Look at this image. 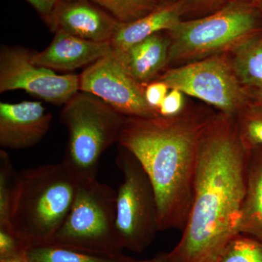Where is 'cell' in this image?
<instances>
[{"label":"cell","instance_id":"cell-23","mask_svg":"<svg viewBox=\"0 0 262 262\" xmlns=\"http://www.w3.org/2000/svg\"><path fill=\"white\" fill-rule=\"evenodd\" d=\"M184 106L183 93L177 89H170L160 105L158 113L163 117L177 116L183 113Z\"/></svg>","mask_w":262,"mask_h":262},{"label":"cell","instance_id":"cell-20","mask_svg":"<svg viewBox=\"0 0 262 262\" xmlns=\"http://www.w3.org/2000/svg\"><path fill=\"white\" fill-rule=\"evenodd\" d=\"M106 10L120 24H127L143 18L158 9V0H91Z\"/></svg>","mask_w":262,"mask_h":262},{"label":"cell","instance_id":"cell-24","mask_svg":"<svg viewBox=\"0 0 262 262\" xmlns=\"http://www.w3.org/2000/svg\"><path fill=\"white\" fill-rule=\"evenodd\" d=\"M168 86L162 81L157 80L148 84L144 91L146 102L158 113L164 98L168 94Z\"/></svg>","mask_w":262,"mask_h":262},{"label":"cell","instance_id":"cell-7","mask_svg":"<svg viewBox=\"0 0 262 262\" xmlns=\"http://www.w3.org/2000/svg\"><path fill=\"white\" fill-rule=\"evenodd\" d=\"M116 164L122 182L117 190L116 228L122 249L141 253L159 230L154 188L140 162L119 145Z\"/></svg>","mask_w":262,"mask_h":262},{"label":"cell","instance_id":"cell-13","mask_svg":"<svg viewBox=\"0 0 262 262\" xmlns=\"http://www.w3.org/2000/svg\"><path fill=\"white\" fill-rule=\"evenodd\" d=\"M113 51L110 42H94L57 31L44 51L32 52L34 64L53 71H74L91 65Z\"/></svg>","mask_w":262,"mask_h":262},{"label":"cell","instance_id":"cell-1","mask_svg":"<svg viewBox=\"0 0 262 262\" xmlns=\"http://www.w3.org/2000/svg\"><path fill=\"white\" fill-rule=\"evenodd\" d=\"M248 151L234 117L221 113L203 133L198 149L192 207L173 262H216L238 233L246 186Z\"/></svg>","mask_w":262,"mask_h":262},{"label":"cell","instance_id":"cell-18","mask_svg":"<svg viewBox=\"0 0 262 262\" xmlns=\"http://www.w3.org/2000/svg\"><path fill=\"white\" fill-rule=\"evenodd\" d=\"M27 262H138L120 253L103 255L85 252L53 244L32 245L24 250Z\"/></svg>","mask_w":262,"mask_h":262},{"label":"cell","instance_id":"cell-11","mask_svg":"<svg viewBox=\"0 0 262 262\" xmlns=\"http://www.w3.org/2000/svg\"><path fill=\"white\" fill-rule=\"evenodd\" d=\"M46 23L53 32L98 42H110L120 24L91 0H60Z\"/></svg>","mask_w":262,"mask_h":262},{"label":"cell","instance_id":"cell-27","mask_svg":"<svg viewBox=\"0 0 262 262\" xmlns=\"http://www.w3.org/2000/svg\"><path fill=\"white\" fill-rule=\"evenodd\" d=\"M138 262H173L170 258L169 253H161L155 256L154 258L151 259L143 260V261H138Z\"/></svg>","mask_w":262,"mask_h":262},{"label":"cell","instance_id":"cell-2","mask_svg":"<svg viewBox=\"0 0 262 262\" xmlns=\"http://www.w3.org/2000/svg\"><path fill=\"white\" fill-rule=\"evenodd\" d=\"M214 117L191 111L125 119L118 144L137 158L151 181L160 231L184 230L192 207L200 142Z\"/></svg>","mask_w":262,"mask_h":262},{"label":"cell","instance_id":"cell-9","mask_svg":"<svg viewBox=\"0 0 262 262\" xmlns=\"http://www.w3.org/2000/svg\"><path fill=\"white\" fill-rule=\"evenodd\" d=\"M79 79L80 91L94 95L124 116H160L146 102L145 88L134 78L121 52L113 49L85 69Z\"/></svg>","mask_w":262,"mask_h":262},{"label":"cell","instance_id":"cell-14","mask_svg":"<svg viewBox=\"0 0 262 262\" xmlns=\"http://www.w3.org/2000/svg\"><path fill=\"white\" fill-rule=\"evenodd\" d=\"M182 1L162 5L158 9L140 19L120 24L111 40L115 51L125 53L137 43L162 31H168L181 21L184 13Z\"/></svg>","mask_w":262,"mask_h":262},{"label":"cell","instance_id":"cell-31","mask_svg":"<svg viewBox=\"0 0 262 262\" xmlns=\"http://www.w3.org/2000/svg\"><path fill=\"white\" fill-rule=\"evenodd\" d=\"M257 7L258 9H259L260 14H261V17L262 19V3H260V4L258 5Z\"/></svg>","mask_w":262,"mask_h":262},{"label":"cell","instance_id":"cell-8","mask_svg":"<svg viewBox=\"0 0 262 262\" xmlns=\"http://www.w3.org/2000/svg\"><path fill=\"white\" fill-rule=\"evenodd\" d=\"M158 80L169 89L199 98L235 117L251 101V91L244 88L234 73L230 61L214 56L166 71Z\"/></svg>","mask_w":262,"mask_h":262},{"label":"cell","instance_id":"cell-10","mask_svg":"<svg viewBox=\"0 0 262 262\" xmlns=\"http://www.w3.org/2000/svg\"><path fill=\"white\" fill-rule=\"evenodd\" d=\"M32 51L15 46L0 51V93L23 90L46 102L61 106L80 91L79 75H58L34 64Z\"/></svg>","mask_w":262,"mask_h":262},{"label":"cell","instance_id":"cell-19","mask_svg":"<svg viewBox=\"0 0 262 262\" xmlns=\"http://www.w3.org/2000/svg\"><path fill=\"white\" fill-rule=\"evenodd\" d=\"M234 117L244 147L250 151L262 146V104L251 101Z\"/></svg>","mask_w":262,"mask_h":262},{"label":"cell","instance_id":"cell-28","mask_svg":"<svg viewBox=\"0 0 262 262\" xmlns=\"http://www.w3.org/2000/svg\"><path fill=\"white\" fill-rule=\"evenodd\" d=\"M251 101L262 104V91H251Z\"/></svg>","mask_w":262,"mask_h":262},{"label":"cell","instance_id":"cell-25","mask_svg":"<svg viewBox=\"0 0 262 262\" xmlns=\"http://www.w3.org/2000/svg\"><path fill=\"white\" fill-rule=\"evenodd\" d=\"M26 1L28 2L29 4L34 7V9L37 10V13L46 21L49 18L55 7L60 0H26Z\"/></svg>","mask_w":262,"mask_h":262},{"label":"cell","instance_id":"cell-15","mask_svg":"<svg viewBox=\"0 0 262 262\" xmlns=\"http://www.w3.org/2000/svg\"><path fill=\"white\" fill-rule=\"evenodd\" d=\"M237 231L262 241V146L248 151L246 193Z\"/></svg>","mask_w":262,"mask_h":262},{"label":"cell","instance_id":"cell-16","mask_svg":"<svg viewBox=\"0 0 262 262\" xmlns=\"http://www.w3.org/2000/svg\"><path fill=\"white\" fill-rule=\"evenodd\" d=\"M169 46V38L158 33L123 53L129 70L139 83H149L168 63Z\"/></svg>","mask_w":262,"mask_h":262},{"label":"cell","instance_id":"cell-4","mask_svg":"<svg viewBox=\"0 0 262 262\" xmlns=\"http://www.w3.org/2000/svg\"><path fill=\"white\" fill-rule=\"evenodd\" d=\"M125 119L102 100L82 91L63 106L60 120L69 137L62 162L77 182L97 179L99 160L118 144Z\"/></svg>","mask_w":262,"mask_h":262},{"label":"cell","instance_id":"cell-26","mask_svg":"<svg viewBox=\"0 0 262 262\" xmlns=\"http://www.w3.org/2000/svg\"><path fill=\"white\" fill-rule=\"evenodd\" d=\"M220 1L221 0H182V3L184 8L186 5H193V6H207Z\"/></svg>","mask_w":262,"mask_h":262},{"label":"cell","instance_id":"cell-17","mask_svg":"<svg viewBox=\"0 0 262 262\" xmlns=\"http://www.w3.org/2000/svg\"><path fill=\"white\" fill-rule=\"evenodd\" d=\"M231 65L239 82L250 91H262V30L232 50Z\"/></svg>","mask_w":262,"mask_h":262},{"label":"cell","instance_id":"cell-29","mask_svg":"<svg viewBox=\"0 0 262 262\" xmlns=\"http://www.w3.org/2000/svg\"><path fill=\"white\" fill-rule=\"evenodd\" d=\"M0 262H27L24 257L0 258Z\"/></svg>","mask_w":262,"mask_h":262},{"label":"cell","instance_id":"cell-12","mask_svg":"<svg viewBox=\"0 0 262 262\" xmlns=\"http://www.w3.org/2000/svg\"><path fill=\"white\" fill-rule=\"evenodd\" d=\"M52 119L40 101L0 103V146L10 149L35 146L47 134Z\"/></svg>","mask_w":262,"mask_h":262},{"label":"cell","instance_id":"cell-22","mask_svg":"<svg viewBox=\"0 0 262 262\" xmlns=\"http://www.w3.org/2000/svg\"><path fill=\"white\" fill-rule=\"evenodd\" d=\"M18 172L13 168L9 155L0 151V232H9L12 196Z\"/></svg>","mask_w":262,"mask_h":262},{"label":"cell","instance_id":"cell-3","mask_svg":"<svg viewBox=\"0 0 262 262\" xmlns=\"http://www.w3.org/2000/svg\"><path fill=\"white\" fill-rule=\"evenodd\" d=\"M77 185L63 162L18 172L12 196L10 233L25 248L51 242L70 213Z\"/></svg>","mask_w":262,"mask_h":262},{"label":"cell","instance_id":"cell-21","mask_svg":"<svg viewBox=\"0 0 262 262\" xmlns=\"http://www.w3.org/2000/svg\"><path fill=\"white\" fill-rule=\"evenodd\" d=\"M216 262H262V241L243 233L226 244Z\"/></svg>","mask_w":262,"mask_h":262},{"label":"cell","instance_id":"cell-30","mask_svg":"<svg viewBox=\"0 0 262 262\" xmlns=\"http://www.w3.org/2000/svg\"><path fill=\"white\" fill-rule=\"evenodd\" d=\"M245 2H247V3H251L255 6L257 7L260 3H262V0H244Z\"/></svg>","mask_w":262,"mask_h":262},{"label":"cell","instance_id":"cell-32","mask_svg":"<svg viewBox=\"0 0 262 262\" xmlns=\"http://www.w3.org/2000/svg\"><path fill=\"white\" fill-rule=\"evenodd\" d=\"M158 1L160 2V4L161 5L165 4V3H169V0H158Z\"/></svg>","mask_w":262,"mask_h":262},{"label":"cell","instance_id":"cell-6","mask_svg":"<svg viewBox=\"0 0 262 262\" xmlns=\"http://www.w3.org/2000/svg\"><path fill=\"white\" fill-rule=\"evenodd\" d=\"M117 191L97 179L78 182L75 201L48 244L103 255L122 253L116 228Z\"/></svg>","mask_w":262,"mask_h":262},{"label":"cell","instance_id":"cell-5","mask_svg":"<svg viewBox=\"0 0 262 262\" xmlns=\"http://www.w3.org/2000/svg\"><path fill=\"white\" fill-rule=\"evenodd\" d=\"M258 7L244 0H232L204 18L181 20L168 31V63L202 60L232 51L260 30Z\"/></svg>","mask_w":262,"mask_h":262}]
</instances>
